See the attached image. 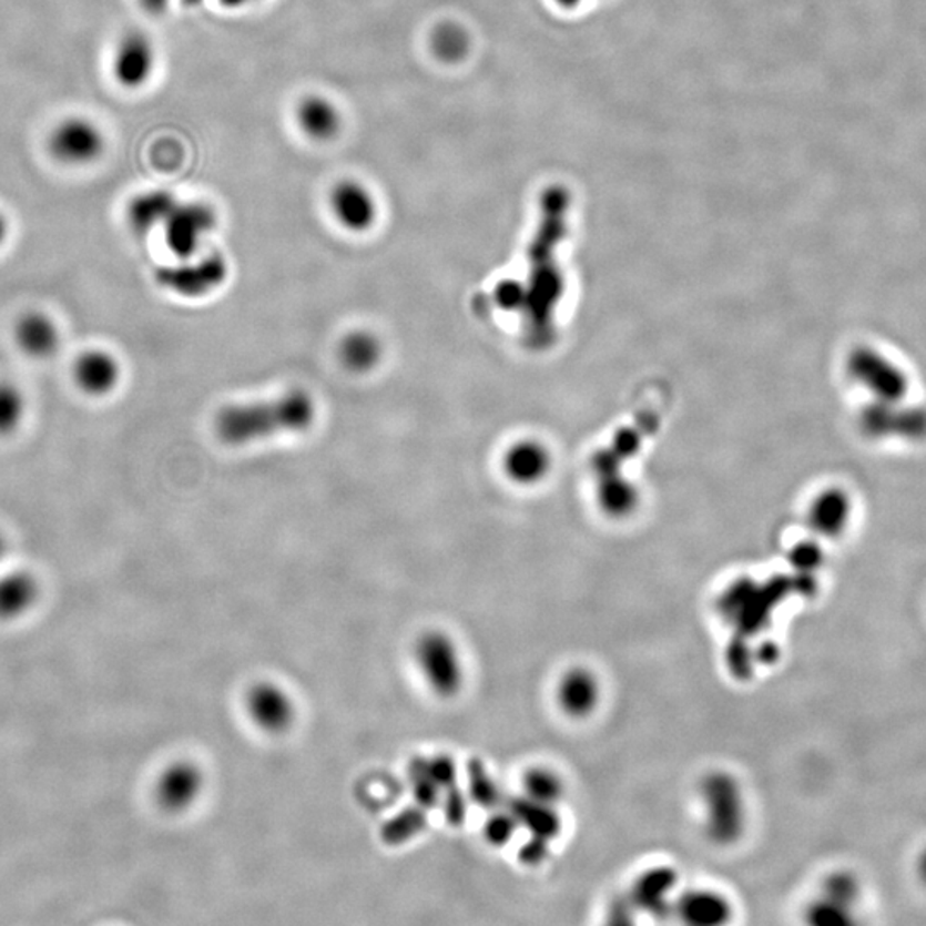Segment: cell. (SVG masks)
Instances as JSON below:
<instances>
[{"label": "cell", "instance_id": "cell-3", "mask_svg": "<svg viewBox=\"0 0 926 926\" xmlns=\"http://www.w3.org/2000/svg\"><path fill=\"white\" fill-rule=\"evenodd\" d=\"M700 796L703 803V827L712 843L731 846L743 837L749 821L746 800L740 781L730 772H711L703 777Z\"/></svg>", "mask_w": 926, "mask_h": 926}, {"label": "cell", "instance_id": "cell-22", "mask_svg": "<svg viewBox=\"0 0 926 926\" xmlns=\"http://www.w3.org/2000/svg\"><path fill=\"white\" fill-rule=\"evenodd\" d=\"M27 414V395L20 386L8 379H0V438H8L20 431Z\"/></svg>", "mask_w": 926, "mask_h": 926}, {"label": "cell", "instance_id": "cell-8", "mask_svg": "<svg viewBox=\"0 0 926 926\" xmlns=\"http://www.w3.org/2000/svg\"><path fill=\"white\" fill-rule=\"evenodd\" d=\"M247 714L254 726L269 734L285 733L295 719V705L291 695L278 684L257 683L247 693Z\"/></svg>", "mask_w": 926, "mask_h": 926}, {"label": "cell", "instance_id": "cell-15", "mask_svg": "<svg viewBox=\"0 0 926 926\" xmlns=\"http://www.w3.org/2000/svg\"><path fill=\"white\" fill-rule=\"evenodd\" d=\"M225 265L220 257H208L205 262L193 263L181 268L165 269L162 282L166 287L187 297L205 294L224 281Z\"/></svg>", "mask_w": 926, "mask_h": 926}, {"label": "cell", "instance_id": "cell-12", "mask_svg": "<svg viewBox=\"0 0 926 926\" xmlns=\"http://www.w3.org/2000/svg\"><path fill=\"white\" fill-rule=\"evenodd\" d=\"M16 345L31 359H49L61 347V329L43 311H28L14 325Z\"/></svg>", "mask_w": 926, "mask_h": 926}, {"label": "cell", "instance_id": "cell-6", "mask_svg": "<svg viewBox=\"0 0 926 926\" xmlns=\"http://www.w3.org/2000/svg\"><path fill=\"white\" fill-rule=\"evenodd\" d=\"M72 379L87 397H110L121 385L122 366L114 352L102 347L87 348L72 364Z\"/></svg>", "mask_w": 926, "mask_h": 926}, {"label": "cell", "instance_id": "cell-32", "mask_svg": "<svg viewBox=\"0 0 926 926\" xmlns=\"http://www.w3.org/2000/svg\"><path fill=\"white\" fill-rule=\"evenodd\" d=\"M919 875H922L923 882L926 884V851L923 853L922 859H919Z\"/></svg>", "mask_w": 926, "mask_h": 926}, {"label": "cell", "instance_id": "cell-31", "mask_svg": "<svg viewBox=\"0 0 926 926\" xmlns=\"http://www.w3.org/2000/svg\"><path fill=\"white\" fill-rule=\"evenodd\" d=\"M9 231H11V227H9L8 216L0 212V247L4 246L6 241H8Z\"/></svg>", "mask_w": 926, "mask_h": 926}, {"label": "cell", "instance_id": "cell-28", "mask_svg": "<svg viewBox=\"0 0 926 926\" xmlns=\"http://www.w3.org/2000/svg\"><path fill=\"white\" fill-rule=\"evenodd\" d=\"M539 466H541V461L537 458V451L533 454L530 448H517L508 457V470H510L511 476L518 477V479L523 480L527 477H532L533 472H539Z\"/></svg>", "mask_w": 926, "mask_h": 926}, {"label": "cell", "instance_id": "cell-25", "mask_svg": "<svg viewBox=\"0 0 926 926\" xmlns=\"http://www.w3.org/2000/svg\"><path fill=\"white\" fill-rule=\"evenodd\" d=\"M431 43L436 55L442 61H455L466 52V34L451 24L438 27L433 34Z\"/></svg>", "mask_w": 926, "mask_h": 926}, {"label": "cell", "instance_id": "cell-33", "mask_svg": "<svg viewBox=\"0 0 926 926\" xmlns=\"http://www.w3.org/2000/svg\"><path fill=\"white\" fill-rule=\"evenodd\" d=\"M6 549H8V545H6L4 536L0 532V561L4 560Z\"/></svg>", "mask_w": 926, "mask_h": 926}, {"label": "cell", "instance_id": "cell-23", "mask_svg": "<svg viewBox=\"0 0 926 926\" xmlns=\"http://www.w3.org/2000/svg\"><path fill=\"white\" fill-rule=\"evenodd\" d=\"M526 798L541 805L556 806L564 794V783L558 772L548 767H532L523 777Z\"/></svg>", "mask_w": 926, "mask_h": 926}, {"label": "cell", "instance_id": "cell-4", "mask_svg": "<svg viewBox=\"0 0 926 926\" xmlns=\"http://www.w3.org/2000/svg\"><path fill=\"white\" fill-rule=\"evenodd\" d=\"M416 661L424 681L429 689L441 696L451 699L464 686V661L457 643L447 633L431 630L424 633L416 643Z\"/></svg>", "mask_w": 926, "mask_h": 926}, {"label": "cell", "instance_id": "cell-10", "mask_svg": "<svg viewBox=\"0 0 926 926\" xmlns=\"http://www.w3.org/2000/svg\"><path fill=\"white\" fill-rule=\"evenodd\" d=\"M601 702V683L587 668H571L556 684V703L564 715L586 719Z\"/></svg>", "mask_w": 926, "mask_h": 926}, {"label": "cell", "instance_id": "cell-13", "mask_svg": "<svg viewBox=\"0 0 926 926\" xmlns=\"http://www.w3.org/2000/svg\"><path fill=\"white\" fill-rule=\"evenodd\" d=\"M333 215L348 231H367L376 220L375 197L356 181L338 182L332 191Z\"/></svg>", "mask_w": 926, "mask_h": 926}, {"label": "cell", "instance_id": "cell-11", "mask_svg": "<svg viewBox=\"0 0 926 926\" xmlns=\"http://www.w3.org/2000/svg\"><path fill=\"white\" fill-rule=\"evenodd\" d=\"M203 774L190 762L171 765L156 784V800L166 812H184L191 808L203 791Z\"/></svg>", "mask_w": 926, "mask_h": 926}, {"label": "cell", "instance_id": "cell-19", "mask_svg": "<svg viewBox=\"0 0 926 926\" xmlns=\"http://www.w3.org/2000/svg\"><path fill=\"white\" fill-rule=\"evenodd\" d=\"M174 206V197L163 191L138 194L128 205L129 225L136 234H146L152 228L163 225Z\"/></svg>", "mask_w": 926, "mask_h": 926}, {"label": "cell", "instance_id": "cell-21", "mask_svg": "<svg viewBox=\"0 0 926 926\" xmlns=\"http://www.w3.org/2000/svg\"><path fill=\"white\" fill-rule=\"evenodd\" d=\"M513 817L518 824L526 825L532 832V837L551 843L560 834L561 821L556 813V806L541 805L523 796L520 802L515 803Z\"/></svg>", "mask_w": 926, "mask_h": 926}, {"label": "cell", "instance_id": "cell-30", "mask_svg": "<svg viewBox=\"0 0 926 926\" xmlns=\"http://www.w3.org/2000/svg\"><path fill=\"white\" fill-rule=\"evenodd\" d=\"M166 2H169V0H141L143 8L146 9L147 12H152V14L162 12L163 9L166 8Z\"/></svg>", "mask_w": 926, "mask_h": 926}, {"label": "cell", "instance_id": "cell-9", "mask_svg": "<svg viewBox=\"0 0 926 926\" xmlns=\"http://www.w3.org/2000/svg\"><path fill=\"white\" fill-rule=\"evenodd\" d=\"M155 69V49L146 34L131 31L124 34L114 53L115 81L122 88L136 90L147 83Z\"/></svg>", "mask_w": 926, "mask_h": 926}, {"label": "cell", "instance_id": "cell-26", "mask_svg": "<svg viewBox=\"0 0 926 926\" xmlns=\"http://www.w3.org/2000/svg\"><path fill=\"white\" fill-rule=\"evenodd\" d=\"M824 897L849 909L858 897V882L846 872L831 875L824 884Z\"/></svg>", "mask_w": 926, "mask_h": 926}, {"label": "cell", "instance_id": "cell-20", "mask_svg": "<svg viewBox=\"0 0 926 926\" xmlns=\"http://www.w3.org/2000/svg\"><path fill=\"white\" fill-rule=\"evenodd\" d=\"M39 586L27 571L0 577V618H16L33 606Z\"/></svg>", "mask_w": 926, "mask_h": 926}, {"label": "cell", "instance_id": "cell-2", "mask_svg": "<svg viewBox=\"0 0 926 926\" xmlns=\"http://www.w3.org/2000/svg\"><path fill=\"white\" fill-rule=\"evenodd\" d=\"M314 416L316 409L309 395L294 391L276 400L228 407L216 417L215 428L222 441L244 445L281 433L303 431L313 424Z\"/></svg>", "mask_w": 926, "mask_h": 926}, {"label": "cell", "instance_id": "cell-1", "mask_svg": "<svg viewBox=\"0 0 926 926\" xmlns=\"http://www.w3.org/2000/svg\"><path fill=\"white\" fill-rule=\"evenodd\" d=\"M843 375L855 397L856 419L893 413L926 398L912 360L887 342L853 345L844 357Z\"/></svg>", "mask_w": 926, "mask_h": 926}, {"label": "cell", "instance_id": "cell-17", "mask_svg": "<svg viewBox=\"0 0 926 926\" xmlns=\"http://www.w3.org/2000/svg\"><path fill=\"white\" fill-rule=\"evenodd\" d=\"M295 121L311 140H332L340 131L342 119L337 106L319 95L306 96L295 110Z\"/></svg>", "mask_w": 926, "mask_h": 926}, {"label": "cell", "instance_id": "cell-7", "mask_svg": "<svg viewBox=\"0 0 926 926\" xmlns=\"http://www.w3.org/2000/svg\"><path fill=\"white\" fill-rule=\"evenodd\" d=\"M215 225V215L208 206L200 203L179 205L175 203L172 212L163 222L165 243L172 253L181 257L193 256L200 247L201 241Z\"/></svg>", "mask_w": 926, "mask_h": 926}, {"label": "cell", "instance_id": "cell-14", "mask_svg": "<svg viewBox=\"0 0 926 926\" xmlns=\"http://www.w3.org/2000/svg\"><path fill=\"white\" fill-rule=\"evenodd\" d=\"M681 922L693 926H719L730 922L733 907L730 900L714 891H690L673 904Z\"/></svg>", "mask_w": 926, "mask_h": 926}, {"label": "cell", "instance_id": "cell-5", "mask_svg": "<svg viewBox=\"0 0 926 926\" xmlns=\"http://www.w3.org/2000/svg\"><path fill=\"white\" fill-rule=\"evenodd\" d=\"M105 146L102 129L84 118H69L59 122L47 141L52 159L71 166L95 163L105 152Z\"/></svg>", "mask_w": 926, "mask_h": 926}, {"label": "cell", "instance_id": "cell-16", "mask_svg": "<svg viewBox=\"0 0 926 926\" xmlns=\"http://www.w3.org/2000/svg\"><path fill=\"white\" fill-rule=\"evenodd\" d=\"M855 498L846 489L822 492L812 508V526L825 537H837L849 526Z\"/></svg>", "mask_w": 926, "mask_h": 926}, {"label": "cell", "instance_id": "cell-24", "mask_svg": "<svg viewBox=\"0 0 926 926\" xmlns=\"http://www.w3.org/2000/svg\"><path fill=\"white\" fill-rule=\"evenodd\" d=\"M342 359L350 369L366 370L379 359V344L367 333H356L345 338L342 345Z\"/></svg>", "mask_w": 926, "mask_h": 926}, {"label": "cell", "instance_id": "cell-27", "mask_svg": "<svg viewBox=\"0 0 926 926\" xmlns=\"http://www.w3.org/2000/svg\"><path fill=\"white\" fill-rule=\"evenodd\" d=\"M847 912H849L847 907L822 897L821 900L810 906L808 922L818 926L847 925V923H851V916Z\"/></svg>", "mask_w": 926, "mask_h": 926}, {"label": "cell", "instance_id": "cell-29", "mask_svg": "<svg viewBox=\"0 0 926 926\" xmlns=\"http://www.w3.org/2000/svg\"><path fill=\"white\" fill-rule=\"evenodd\" d=\"M517 818L513 817V813H508V815H498V817L492 818L488 825V834L491 837L492 843L495 844H503L507 841H510L513 837L515 828H517Z\"/></svg>", "mask_w": 926, "mask_h": 926}, {"label": "cell", "instance_id": "cell-18", "mask_svg": "<svg viewBox=\"0 0 926 926\" xmlns=\"http://www.w3.org/2000/svg\"><path fill=\"white\" fill-rule=\"evenodd\" d=\"M676 881V872L665 866L647 869L633 885L632 903L651 915H664L668 907H673V904H670V894L673 893Z\"/></svg>", "mask_w": 926, "mask_h": 926}]
</instances>
